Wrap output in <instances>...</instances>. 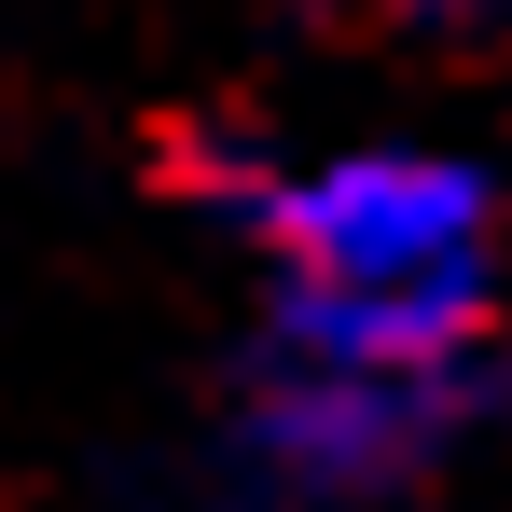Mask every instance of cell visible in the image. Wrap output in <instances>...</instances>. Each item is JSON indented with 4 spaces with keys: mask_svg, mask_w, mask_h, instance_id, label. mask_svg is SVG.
<instances>
[{
    "mask_svg": "<svg viewBox=\"0 0 512 512\" xmlns=\"http://www.w3.org/2000/svg\"><path fill=\"white\" fill-rule=\"evenodd\" d=\"M277 277L291 346L346 374H443V346L485 305V194L443 153H333L291 180H222Z\"/></svg>",
    "mask_w": 512,
    "mask_h": 512,
    "instance_id": "1",
    "label": "cell"
},
{
    "mask_svg": "<svg viewBox=\"0 0 512 512\" xmlns=\"http://www.w3.org/2000/svg\"><path fill=\"white\" fill-rule=\"evenodd\" d=\"M388 14H429V0H388Z\"/></svg>",
    "mask_w": 512,
    "mask_h": 512,
    "instance_id": "2",
    "label": "cell"
}]
</instances>
